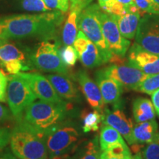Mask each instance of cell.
<instances>
[{
	"instance_id": "6da1fadb",
	"label": "cell",
	"mask_w": 159,
	"mask_h": 159,
	"mask_svg": "<svg viewBox=\"0 0 159 159\" xmlns=\"http://www.w3.org/2000/svg\"><path fill=\"white\" fill-rule=\"evenodd\" d=\"M64 13L51 11L39 14H18L3 18L9 40L36 38L41 41L56 40Z\"/></svg>"
},
{
	"instance_id": "7a4b0ae2",
	"label": "cell",
	"mask_w": 159,
	"mask_h": 159,
	"mask_svg": "<svg viewBox=\"0 0 159 159\" xmlns=\"http://www.w3.org/2000/svg\"><path fill=\"white\" fill-rule=\"evenodd\" d=\"M78 112L71 103L55 104L39 100L27 107L23 120L45 135L67 119L76 118Z\"/></svg>"
},
{
	"instance_id": "3957f363",
	"label": "cell",
	"mask_w": 159,
	"mask_h": 159,
	"mask_svg": "<svg viewBox=\"0 0 159 159\" xmlns=\"http://www.w3.org/2000/svg\"><path fill=\"white\" fill-rule=\"evenodd\" d=\"M82 127L75 118L61 123L44 135L49 159H69L83 138Z\"/></svg>"
},
{
	"instance_id": "277c9868",
	"label": "cell",
	"mask_w": 159,
	"mask_h": 159,
	"mask_svg": "<svg viewBox=\"0 0 159 159\" xmlns=\"http://www.w3.org/2000/svg\"><path fill=\"white\" fill-rule=\"evenodd\" d=\"M10 147L18 159H49L44 134L23 119L11 130Z\"/></svg>"
},
{
	"instance_id": "5b68a950",
	"label": "cell",
	"mask_w": 159,
	"mask_h": 159,
	"mask_svg": "<svg viewBox=\"0 0 159 159\" xmlns=\"http://www.w3.org/2000/svg\"><path fill=\"white\" fill-rule=\"evenodd\" d=\"M28 58L31 69L71 77L69 67L61 58L58 41H41L34 48L29 49Z\"/></svg>"
},
{
	"instance_id": "8992f818",
	"label": "cell",
	"mask_w": 159,
	"mask_h": 159,
	"mask_svg": "<svg viewBox=\"0 0 159 159\" xmlns=\"http://www.w3.org/2000/svg\"><path fill=\"white\" fill-rule=\"evenodd\" d=\"M101 8L97 4L85 7L78 16V29L92 41L100 52L105 63L111 62L113 57L102 33L100 21Z\"/></svg>"
},
{
	"instance_id": "52a82bcc",
	"label": "cell",
	"mask_w": 159,
	"mask_h": 159,
	"mask_svg": "<svg viewBox=\"0 0 159 159\" xmlns=\"http://www.w3.org/2000/svg\"><path fill=\"white\" fill-rule=\"evenodd\" d=\"M6 99L13 118L19 122L22 120L25 109L34 102L36 97L25 79L13 75L7 83Z\"/></svg>"
},
{
	"instance_id": "ba28073f",
	"label": "cell",
	"mask_w": 159,
	"mask_h": 159,
	"mask_svg": "<svg viewBox=\"0 0 159 159\" xmlns=\"http://www.w3.org/2000/svg\"><path fill=\"white\" fill-rule=\"evenodd\" d=\"M99 16L103 35L113 57L125 58L130 47V41L121 34L116 16L109 14L101 10Z\"/></svg>"
},
{
	"instance_id": "9c48e42d",
	"label": "cell",
	"mask_w": 159,
	"mask_h": 159,
	"mask_svg": "<svg viewBox=\"0 0 159 159\" xmlns=\"http://www.w3.org/2000/svg\"><path fill=\"white\" fill-rule=\"evenodd\" d=\"M105 107L102 113V125H108L116 130L130 145L134 144L133 130L134 124L130 117L125 111L124 102L121 99L119 102Z\"/></svg>"
},
{
	"instance_id": "30bf717a",
	"label": "cell",
	"mask_w": 159,
	"mask_h": 159,
	"mask_svg": "<svg viewBox=\"0 0 159 159\" xmlns=\"http://www.w3.org/2000/svg\"><path fill=\"white\" fill-rule=\"evenodd\" d=\"M136 43L144 50L159 55V14L142 16L137 29Z\"/></svg>"
},
{
	"instance_id": "8fae6325",
	"label": "cell",
	"mask_w": 159,
	"mask_h": 159,
	"mask_svg": "<svg viewBox=\"0 0 159 159\" xmlns=\"http://www.w3.org/2000/svg\"><path fill=\"white\" fill-rule=\"evenodd\" d=\"M102 70L123 87L130 90L148 77V75L144 74L140 69L128 63V61L122 63H111L102 68Z\"/></svg>"
},
{
	"instance_id": "7c38bea8",
	"label": "cell",
	"mask_w": 159,
	"mask_h": 159,
	"mask_svg": "<svg viewBox=\"0 0 159 159\" xmlns=\"http://www.w3.org/2000/svg\"><path fill=\"white\" fill-rule=\"evenodd\" d=\"M17 75L27 81L33 94L40 100L55 104L66 103L57 94L50 81L46 76L38 73L30 72H19Z\"/></svg>"
},
{
	"instance_id": "4fadbf2b",
	"label": "cell",
	"mask_w": 159,
	"mask_h": 159,
	"mask_svg": "<svg viewBox=\"0 0 159 159\" xmlns=\"http://www.w3.org/2000/svg\"><path fill=\"white\" fill-rule=\"evenodd\" d=\"M73 47L76 49L78 58L83 66L94 69L105 64L99 49L82 31L80 30L77 33Z\"/></svg>"
},
{
	"instance_id": "5bb4252c",
	"label": "cell",
	"mask_w": 159,
	"mask_h": 159,
	"mask_svg": "<svg viewBox=\"0 0 159 159\" xmlns=\"http://www.w3.org/2000/svg\"><path fill=\"white\" fill-rule=\"evenodd\" d=\"M127 61L146 75L159 73V55L144 50L136 42L128 49Z\"/></svg>"
},
{
	"instance_id": "9a60e30c",
	"label": "cell",
	"mask_w": 159,
	"mask_h": 159,
	"mask_svg": "<svg viewBox=\"0 0 159 159\" xmlns=\"http://www.w3.org/2000/svg\"><path fill=\"white\" fill-rule=\"evenodd\" d=\"M46 77L50 81L57 94L65 102L71 104H82L83 96L71 77L57 73L47 75Z\"/></svg>"
},
{
	"instance_id": "2e32d148",
	"label": "cell",
	"mask_w": 159,
	"mask_h": 159,
	"mask_svg": "<svg viewBox=\"0 0 159 159\" xmlns=\"http://www.w3.org/2000/svg\"><path fill=\"white\" fill-rule=\"evenodd\" d=\"M83 96L91 108L99 111L102 114L105 103L97 83L93 80L86 71L80 69L75 75Z\"/></svg>"
},
{
	"instance_id": "e0dca14e",
	"label": "cell",
	"mask_w": 159,
	"mask_h": 159,
	"mask_svg": "<svg viewBox=\"0 0 159 159\" xmlns=\"http://www.w3.org/2000/svg\"><path fill=\"white\" fill-rule=\"evenodd\" d=\"M95 80L105 105H114L121 100L123 92L122 85L105 73L102 69L95 72Z\"/></svg>"
},
{
	"instance_id": "ac0fdd59",
	"label": "cell",
	"mask_w": 159,
	"mask_h": 159,
	"mask_svg": "<svg viewBox=\"0 0 159 159\" xmlns=\"http://www.w3.org/2000/svg\"><path fill=\"white\" fill-rule=\"evenodd\" d=\"M158 135V125L155 119L136 123L133 130L134 144L146 145L154 142Z\"/></svg>"
},
{
	"instance_id": "d6986e66",
	"label": "cell",
	"mask_w": 159,
	"mask_h": 159,
	"mask_svg": "<svg viewBox=\"0 0 159 159\" xmlns=\"http://www.w3.org/2000/svg\"><path fill=\"white\" fill-rule=\"evenodd\" d=\"M29 49H23L16 43H10L8 41L0 43V64L11 61H19L25 63L31 69L28 58Z\"/></svg>"
},
{
	"instance_id": "ffe728a7",
	"label": "cell",
	"mask_w": 159,
	"mask_h": 159,
	"mask_svg": "<svg viewBox=\"0 0 159 159\" xmlns=\"http://www.w3.org/2000/svg\"><path fill=\"white\" fill-rule=\"evenodd\" d=\"M101 152L99 137L95 136L83 140L69 159H100Z\"/></svg>"
},
{
	"instance_id": "44dd1931",
	"label": "cell",
	"mask_w": 159,
	"mask_h": 159,
	"mask_svg": "<svg viewBox=\"0 0 159 159\" xmlns=\"http://www.w3.org/2000/svg\"><path fill=\"white\" fill-rule=\"evenodd\" d=\"M133 116L136 123L152 120L156 118V111L150 99L138 97L134 99L132 107Z\"/></svg>"
},
{
	"instance_id": "7402d4cb",
	"label": "cell",
	"mask_w": 159,
	"mask_h": 159,
	"mask_svg": "<svg viewBox=\"0 0 159 159\" xmlns=\"http://www.w3.org/2000/svg\"><path fill=\"white\" fill-rule=\"evenodd\" d=\"M117 24L121 34L127 39H134L136 36L141 15L139 13H128L116 16Z\"/></svg>"
},
{
	"instance_id": "603a6c76",
	"label": "cell",
	"mask_w": 159,
	"mask_h": 159,
	"mask_svg": "<svg viewBox=\"0 0 159 159\" xmlns=\"http://www.w3.org/2000/svg\"><path fill=\"white\" fill-rule=\"evenodd\" d=\"M101 151L108 150L119 145L125 144L124 139L120 133L108 125H103L99 137Z\"/></svg>"
},
{
	"instance_id": "cb8c5ba5",
	"label": "cell",
	"mask_w": 159,
	"mask_h": 159,
	"mask_svg": "<svg viewBox=\"0 0 159 159\" xmlns=\"http://www.w3.org/2000/svg\"><path fill=\"white\" fill-rule=\"evenodd\" d=\"M80 13V12L76 10L70 11V13L66 20L61 33L62 43L64 46L73 45L76 39L78 30V16Z\"/></svg>"
},
{
	"instance_id": "d4e9b609",
	"label": "cell",
	"mask_w": 159,
	"mask_h": 159,
	"mask_svg": "<svg viewBox=\"0 0 159 159\" xmlns=\"http://www.w3.org/2000/svg\"><path fill=\"white\" fill-rule=\"evenodd\" d=\"M82 119V130L84 134L91 131H97L102 123V114L97 110L93 111H83L81 114Z\"/></svg>"
},
{
	"instance_id": "484cf974",
	"label": "cell",
	"mask_w": 159,
	"mask_h": 159,
	"mask_svg": "<svg viewBox=\"0 0 159 159\" xmlns=\"http://www.w3.org/2000/svg\"><path fill=\"white\" fill-rule=\"evenodd\" d=\"M158 89H159V73L148 75L146 79L139 83L138 85H136L132 90L151 95Z\"/></svg>"
},
{
	"instance_id": "4316f807",
	"label": "cell",
	"mask_w": 159,
	"mask_h": 159,
	"mask_svg": "<svg viewBox=\"0 0 159 159\" xmlns=\"http://www.w3.org/2000/svg\"><path fill=\"white\" fill-rule=\"evenodd\" d=\"M131 152L128 144L115 147L108 150L102 151L100 159H130Z\"/></svg>"
},
{
	"instance_id": "83f0119b",
	"label": "cell",
	"mask_w": 159,
	"mask_h": 159,
	"mask_svg": "<svg viewBox=\"0 0 159 159\" xmlns=\"http://www.w3.org/2000/svg\"><path fill=\"white\" fill-rule=\"evenodd\" d=\"M21 6L23 10L28 12L45 13L51 11L43 0H21Z\"/></svg>"
},
{
	"instance_id": "f1b7e54d",
	"label": "cell",
	"mask_w": 159,
	"mask_h": 159,
	"mask_svg": "<svg viewBox=\"0 0 159 159\" xmlns=\"http://www.w3.org/2000/svg\"><path fill=\"white\" fill-rule=\"evenodd\" d=\"M60 54L63 63L68 67L74 66L78 59V55L73 45L63 47L60 49Z\"/></svg>"
},
{
	"instance_id": "f546056e",
	"label": "cell",
	"mask_w": 159,
	"mask_h": 159,
	"mask_svg": "<svg viewBox=\"0 0 159 159\" xmlns=\"http://www.w3.org/2000/svg\"><path fill=\"white\" fill-rule=\"evenodd\" d=\"M142 155L144 159H159V135L154 142L145 145Z\"/></svg>"
},
{
	"instance_id": "4dcf8cb0",
	"label": "cell",
	"mask_w": 159,
	"mask_h": 159,
	"mask_svg": "<svg viewBox=\"0 0 159 159\" xmlns=\"http://www.w3.org/2000/svg\"><path fill=\"white\" fill-rule=\"evenodd\" d=\"M135 5L138 7L141 16L144 13H152V7L150 0H134Z\"/></svg>"
},
{
	"instance_id": "1f68e13d",
	"label": "cell",
	"mask_w": 159,
	"mask_h": 159,
	"mask_svg": "<svg viewBox=\"0 0 159 159\" xmlns=\"http://www.w3.org/2000/svg\"><path fill=\"white\" fill-rule=\"evenodd\" d=\"M11 130L7 128H0V152L6 148L10 143Z\"/></svg>"
},
{
	"instance_id": "d6a6232c",
	"label": "cell",
	"mask_w": 159,
	"mask_h": 159,
	"mask_svg": "<svg viewBox=\"0 0 159 159\" xmlns=\"http://www.w3.org/2000/svg\"><path fill=\"white\" fill-rule=\"evenodd\" d=\"M8 83V78L4 73L0 70V102H5L7 101V87Z\"/></svg>"
},
{
	"instance_id": "836d02e7",
	"label": "cell",
	"mask_w": 159,
	"mask_h": 159,
	"mask_svg": "<svg viewBox=\"0 0 159 159\" xmlns=\"http://www.w3.org/2000/svg\"><path fill=\"white\" fill-rule=\"evenodd\" d=\"M93 0H69V9L70 11L76 10L81 12L85 7L90 5Z\"/></svg>"
},
{
	"instance_id": "e575fe53",
	"label": "cell",
	"mask_w": 159,
	"mask_h": 159,
	"mask_svg": "<svg viewBox=\"0 0 159 159\" xmlns=\"http://www.w3.org/2000/svg\"><path fill=\"white\" fill-rule=\"evenodd\" d=\"M13 117L11 110L7 108L5 105L0 103V125L12 120Z\"/></svg>"
},
{
	"instance_id": "d590c367",
	"label": "cell",
	"mask_w": 159,
	"mask_h": 159,
	"mask_svg": "<svg viewBox=\"0 0 159 159\" xmlns=\"http://www.w3.org/2000/svg\"><path fill=\"white\" fill-rule=\"evenodd\" d=\"M6 33L5 24L4 22L3 18H0V43L5 42L8 41Z\"/></svg>"
},
{
	"instance_id": "8d00e7d4",
	"label": "cell",
	"mask_w": 159,
	"mask_h": 159,
	"mask_svg": "<svg viewBox=\"0 0 159 159\" xmlns=\"http://www.w3.org/2000/svg\"><path fill=\"white\" fill-rule=\"evenodd\" d=\"M151 99H152V102L153 104L155 111L159 115V89L151 94Z\"/></svg>"
},
{
	"instance_id": "74e56055",
	"label": "cell",
	"mask_w": 159,
	"mask_h": 159,
	"mask_svg": "<svg viewBox=\"0 0 159 159\" xmlns=\"http://www.w3.org/2000/svg\"><path fill=\"white\" fill-rule=\"evenodd\" d=\"M51 11H59V0H43Z\"/></svg>"
},
{
	"instance_id": "f35d334b",
	"label": "cell",
	"mask_w": 159,
	"mask_h": 159,
	"mask_svg": "<svg viewBox=\"0 0 159 159\" xmlns=\"http://www.w3.org/2000/svg\"><path fill=\"white\" fill-rule=\"evenodd\" d=\"M69 9V0H59V11L66 13Z\"/></svg>"
},
{
	"instance_id": "ab89813d",
	"label": "cell",
	"mask_w": 159,
	"mask_h": 159,
	"mask_svg": "<svg viewBox=\"0 0 159 159\" xmlns=\"http://www.w3.org/2000/svg\"><path fill=\"white\" fill-rule=\"evenodd\" d=\"M0 159H18L10 150H4L0 152Z\"/></svg>"
},
{
	"instance_id": "60d3db41",
	"label": "cell",
	"mask_w": 159,
	"mask_h": 159,
	"mask_svg": "<svg viewBox=\"0 0 159 159\" xmlns=\"http://www.w3.org/2000/svg\"><path fill=\"white\" fill-rule=\"evenodd\" d=\"M152 7V13L159 14V0H150Z\"/></svg>"
},
{
	"instance_id": "b9f144b4",
	"label": "cell",
	"mask_w": 159,
	"mask_h": 159,
	"mask_svg": "<svg viewBox=\"0 0 159 159\" xmlns=\"http://www.w3.org/2000/svg\"><path fill=\"white\" fill-rule=\"evenodd\" d=\"M114 0H98V5L101 9L108 7Z\"/></svg>"
},
{
	"instance_id": "7bdbcfd3",
	"label": "cell",
	"mask_w": 159,
	"mask_h": 159,
	"mask_svg": "<svg viewBox=\"0 0 159 159\" xmlns=\"http://www.w3.org/2000/svg\"><path fill=\"white\" fill-rule=\"evenodd\" d=\"M115 1H116L117 2L122 4V5H124L125 7H127V8H128V7L130 5H134V4H135L134 0H115Z\"/></svg>"
},
{
	"instance_id": "ee69618b",
	"label": "cell",
	"mask_w": 159,
	"mask_h": 159,
	"mask_svg": "<svg viewBox=\"0 0 159 159\" xmlns=\"http://www.w3.org/2000/svg\"><path fill=\"white\" fill-rule=\"evenodd\" d=\"M130 159H144L142 157V152H137V153H135L134 156H131Z\"/></svg>"
}]
</instances>
